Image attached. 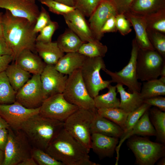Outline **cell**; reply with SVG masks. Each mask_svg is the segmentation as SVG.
<instances>
[{"mask_svg":"<svg viewBox=\"0 0 165 165\" xmlns=\"http://www.w3.org/2000/svg\"><path fill=\"white\" fill-rule=\"evenodd\" d=\"M160 160L157 163V165H165V157L163 156L160 158Z\"/></svg>","mask_w":165,"mask_h":165,"instance_id":"56","label":"cell"},{"mask_svg":"<svg viewBox=\"0 0 165 165\" xmlns=\"http://www.w3.org/2000/svg\"><path fill=\"white\" fill-rule=\"evenodd\" d=\"M15 62L23 69L33 75H40L46 65L39 56L29 50L22 51Z\"/></svg>","mask_w":165,"mask_h":165,"instance_id":"20","label":"cell"},{"mask_svg":"<svg viewBox=\"0 0 165 165\" xmlns=\"http://www.w3.org/2000/svg\"><path fill=\"white\" fill-rule=\"evenodd\" d=\"M165 9V0H134L128 11L145 16Z\"/></svg>","mask_w":165,"mask_h":165,"instance_id":"25","label":"cell"},{"mask_svg":"<svg viewBox=\"0 0 165 165\" xmlns=\"http://www.w3.org/2000/svg\"><path fill=\"white\" fill-rule=\"evenodd\" d=\"M123 14L133 27L136 33L135 38L139 48L143 50H155L148 37L144 17L129 11Z\"/></svg>","mask_w":165,"mask_h":165,"instance_id":"19","label":"cell"},{"mask_svg":"<svg viewBox=\"0 0 165 165\" xmlns=\"http://www.w3.org/2000/svg\"><path fill=\"white\" fill-rule=\"evenodd\" d=\"M40 1L42 4L48 7L50 12L58 15H63L75 9L74 6H68L54 0Z\"/></svg>","mask_w":165,"mask_h":165,"instance_id":"40","label":"cell"},{"mask_svg":"<svg viewBox=\"0 0 165 165\" xmlns=\"http://www.w3.org/2000/svg\"><path fill=\"white\" fill-rule=\"evenodd\" d=\"M64 165H98L91 161L89 152L64 128L51 141L45 151Z\"/></svg>","mask_w":165,"mask_h":165,"instance_id":"2","label":"cell"},{"mask_svg":"<svg viewBox=\"0 0 165 165\" xmlns=\"http://www.w3.org/2000/svg\"><path fill=\"white\" fill-rule=\"evenodd\" d=\"M62 94L69 103L79 108L97 112L94 98L89 94L83 81L80 69L68 76Z\"/></svg>","mask_w":165,"mask_h":165,"instance_id":"5","label":"cell"},{"mask_svg":"<svg viewBox=\"0 0 165 165\" xmlns=\"http://www.w3.org/2000/svg\"><path fill=\"white\" fill-rule=\"evenodd\" d=\"M151 120L156 132V139L161 143H165V112L158 108L150 109Z\"/></svg>","mask_w":165,"mask_h":165,"instance_id":"33","label":"cell"},{"mask_svg":"<svg viewBox=\"0 0 165 165\" xmlns=\"http://www.w3.org/2000/svg\"><path fill=\"white\" fill-rule=\"evenodd\" d=\"M58 26L57 22L51 20L37 36L36 42H51L52 37L54 32L58 28Z\"/></svg>","mask_w":165,"mask_h":165,"instance_id":"41","label":"cell"},{"mask_svg":"<svg viewBox=\"0 0 165 165\" xmlns=\"http://www.w3.org/2000/svg\"><path fill=\"white\" fill-rule=\"evenodd\" d=\"M164 144L137 136L130 138L127 142V146L135 156L136 163L139 165H153L164 156Z\"/></svg>","mask_w":165,"mask_h":165,"instance_id":"7","label":"cell"},{"mask_svg":"<svg viewBox=\"0 0 165 165\" xmlns=\"http://www.w3.org/2000/svg\"><path fill=\"white\" fill-rule=\"evenodd\" d=\"M8 137L4 150L2 165H18L28 158L31 157L32 147L27 136L21 129L8 128Z\"/></svg>","mask_w":165,"mask_h":165,"instance_id":"6","label":"cell"},{"mask_svg":"<svg viewBox=\"0 0 165 165\" xmlns=\"http://www.w3.org/2000/svg\"><path fill=\"white\" fill-rule=\"evenodd\" d=\"M108 51L107 47L95 39L82 44L78 52L88 57H103Z\"/></svg>","mask_w":165,"mask_h":165,"instance_id":"32","label":"cell"},{"mask_svg":"<svg viewBox=\"0 0 165 165\" xmlns=\"http://www.w3.org/2000/svg\"><path fill=\"white\" fill-rule=\"evenodd\" d=\"M12 55V52L4 37H0V55Z\"/></svg>","mask_w":165,"mask_h":165,"instance_id":"49","label":"cell"},{"mask_svg":"<svg viewBox=\"0 0 165 165\" xmlns=\"http://www.w3.org/2000/svg\"><path fill=\"white\" fill-rule=\"evenodd\" d=\"M13 60L12 55H0V73L5 71Z\"/></svg>","mask_w":165,"mask_h":165,"instance_id":"47","label":"cell"},{"mask_svg":"<svg viewBox=\"0 0 165 165\" xmlns=\"http://www.w3.org/2000/svg\"><path fill=\"white\" fill-rule=\"evenodd\" d=\"M118 142V138L93 133L91 135V149L100 159L111 157L113 156Z\"/></svg>","mask_w":165,"mask_h":165,"instance_id":"18","label":"cell"},{"mask_svg":"<svg viewBox=\"0 0 165 165\" xmlns=\"http://www.w3.org/2000/svg\"><path fill=\"white\" fill-rule=\"evenodd\" d=\"M18 165H38L37 163L31 157L26 159L20 163Z\"/></svg>","mask_w":165,"mask_h":165,"instance_id":"50","label":"cell"},{"mask_svg":"<svg viewBox=\"0 0 165 165\" xmlns=\"http://www.w3.org/2000/svg\"><path fill=\"white\" fill-rule=\"evenodd\" d=\"M165 59L156 50L139 49L136 61V72L138 79L146 81L158 79Z\"/></svg>","mask_w":165,"mask_h":165,"instance_id":"10","label":"cell"},{"mask_svg":"<svg viewBox=\"0 0 165 165\" xmlns=\"http://www.w3.org/2000/svg\"><path fill=\"white\" fill-rule=\"evenodd\" d=\"M4 158V152L0 149V165H2Z\"/></svg>","mask_w":165,"mask_h":165,"instance_id":"54","label":"cell"},{"mask_svg":"<svg viewBox=\"0 0 165 165\" xmlns=\"http://www.w3.org/2000/svg\"><path fill=\"white\" fill-rule=\"evenodd\" d=\"M16 93L11 86L5 71L0 73V104H9L15 102Z\"/></svg>","mask_w":165,"mask_h":165,"instance_id":"35","label":"cell"},{"mask_svg":"<svg viewBox=\"0 0 165 165\" xmlns=\"http://www.w3.org/2000/svg\"><path fill=\"white\" fill-rule=\"evenodd\" d=\"M86 57L78 52L67 53L54 66L58 71L68 76L81 69Z\"/></svg>","mask_w":165,"mask_h":165,"instance_id":"22","label":"cell"},{"mask_svg":"<svg viewBox=\"0 0 165 165\" xmlns=\"http://www.w3.org/2000/svg\"><path fill=\"white\" fill-rule=\"evenodd\" d=\"M3 13L0 12V38L3 37Z\"/></svg>","mask_w":165,"mask_h":165,"instance_id":"52","label":"cell"},{"mask_svg":"<svg viewBox=\"0 0 165 165\" xmlns=\"http://www.w3.org/2000/svg\"><path fill=\"white\" fill-rule=\"evenodd\" d=\"M91 134L97 133L106 136L121 138L124 131L118 125L99 115L97 112L91 126Z\"/></svg>","mask_w":165,"mask_h":165,"instance_id":"21","label":"cell"},{"mask_svg":"<svg viewBox=\"0 0 165 165\" xmlns=\"http://www.w3.org/2000/svg\"><path fill=\"white\" fill-rule=\"evenodd\" d=\"M161 77H165V64L163 66L160 73V76Z\"/></svg>","mask_w":165,"mask_h":165,"instance_id":"55","label":"cell"},{"mask_svg":"<svg viewBox=\"0 0 165 165\" xmlns=\"http://www.w3.org/2000/svg\"><path fill=\"white\" fill-rule=\"evenodd\" d=\"M9 125L5 120L0 115V129L3 128H8Z\"/></svg>","mask_w":165,"mask_h":165,"instance_id":"51","label":"cell"},{"mask_svg":"<svg viewBox=\"0 0 165 165\" xmlns=\"http://www.w3.org/2000/svg\"><path fill=\"white\" fill-rule=\"evenodd\" d=\"M8 137L7 128H3L0 129V149L4 151L7 143Z\"/></svg>","mask_w":165,"mask_h":165,"instance_id":"48","label":"cell"},{"mask_svg":"<svg viewBox=\"0 0 165 165\" xmlns=\"http://www.w3.org/2000/svg\"><path fill=\"white\" fill-rule=\"evenodd\" d=\"M3 37L11 50L15 61L23 50L36 52L37 34L33 31L34 25L26 19L15 16L6 10L3 16Z\"/></svg>","mask_w":165,"mask_h":165,"instance_id":"1","label":"cell"},{"mask_svg":"<svg viewBox=\"0 0 165 165\" xmlns=\"http://www.w3.org/2000/svg\"><path fill=\"white\" fill-rule=\"evenodd\" d=\"M64 127V122L44 117L38 113L25 121L20 129L25 134L32 147L45 151Z\"/></svg>","mask_w":165,"mask_h":165,"instance_id":"3","label":"cell"},{"mask_svg":"<svg viewBox=\"0 0 165 165\" xmlns=\"http://www.w3.org/2000/svg\"><path fill=\"white\" fill-rule=\"evenodd\" d=\"M51 20L48 13L43 7L42 6L41 11L34 27V32L36 34L39 32Z\"/></svg>","mask_w":165,"mask_h":165,"instance_id":"42","label":"cell"},{"mask_svg":"<svg viewBox=\"0 0 165 165\" xmlns=\"http://www.w3.org/2000/svg\"><path fill=\"white\" fill-rule=\"evenodd\" d=\"M70 6H74L73 0H54Z\"/></svg>","mask_w":165,"mask_h":165,"instance_id":"53","label":"cell"},{"mask_svg":"<svg viewBox=\"0 0 165 165\" xmlns=\"http://www.w3.org/2000/svg\"><path fill=\"white\" fill-rule=\"evenodd\" d=\"M151 106L144 103L138 108L129 113L127 119L126 129L121 138L120 142L124 138L131 130L137 121Z\"/></svg>","mask_w":165,"mask_h":165,"instance_id":"36","label":"cell"},{"mask_svg":"<svg viewBox=\"0 0 165 165\" xmlns=\"http://www.w3.org/2000/svg\"><path fill=\"white\" fill-rule=\"evenodd\" d=\"M108 91L105 94H99L94 98L97 109L102 108H119L120 100L117 97L116 88L111 84L107 88Z\"/></svg>","mask_w":165,"mask_h":165,"instance_id":"30","label":"cell"},{"mask_svg":"<svg viewBox=\"0 0 165 165\" xmlns=\"http://www.w3.org/2000/svg\"><path fill=\"white\" fill-rule=\"evenodd\" d=\"M116 20L117 31L122 35L125 36L131 32V24L123 14H117L116 16Z\"/></svg>","mask_w":165,"mask_h":165,"instance_id":"43","label":"cell"},{"mask_svg":"<svg viewBox=\"0 0 165 165\" xmlns=\"http://www.w3.org/2000/svg\"><path fill=\"white\" fill-rule=\"evenodd\" d=\"M39 108H28L16 101L11 104H0V115L9 127L14 129H20L23 123L39 113Z\"/></svg>","mask_w":165,"mask_h":165,"instance_id":"13","label":"cell"},{"mask_svg":"<svg viewBox=\"0 0 165 165\" xmlns=\"http://www.w3.org/2000/svg\"><path fill=\"white\" fill-rule=\"evenodd\" d=\"M106 68L103 57H86L80 69L84 82L89 94L93 98L112 82L111 80H103L101 76V70Z\"/></svg>","mask_w":165,"mask_h":165,"instance_id":"8","label":"cell"},{"mask_svg":"<svg viewBox=\"0 0 165 165\" xmlns=\"http://www.w3.org/2000/svg\"><path fill=\"white\" fill-rule=\"evenodd\" d=\"M97 112L103 117L118 125L124 131L128 113L119 108H102L97 109Z\"/></svg>","mask_w":165,"mask_h":165,"instance_id":"31","label":"cell"},{"mask_svg":"<svg viewBox=\"0 0 165 165\" xmlns=\"http://www.w3.org/2000/svg\"><path fill=\"white\" fill-rule=\"evenodd\" d=\"M63 16L69 28L84 42L95 39L85 16L78 9H75Z\"/></svg>","mask_w":165,"mask_h":165,"instance_id":"17","label":"cell"},{"mask_svg":"<svg viewBox=\"0 0 165 165\" xmlns=\"http://www.w3.org/2000/svg\"><path fill=\"white\" fill-rule=\"evenodd\" d=\"M31 156L39 165H64L41 149L33 147Z\"/></svg>","mask_w":165,"mask_h":165,"instance_id":"37","label":"cell"},{"mask_svg":"<svg viewBox=\"0 0 165 165\" xmlns=\"http://www.w3.org/2000/svg\"><path fill=\"white\" fill-rule=\"evenodd\" d=\"M148 110H147L141 117L134 126L131 130L119 143L116 147V150L117 155L120 146L127 139L136 135L142 136H156V132L149 118Z\"/></svg>","mask_w":165,"mask_h":165,"instance_id":"26","label":"cell"},{"mask_svg":"<svg viewBox=\"0 0 165 165\" xmlns=\"http://www.w3.org/2000/svg\"><path fill=\"white\" fill-rule=\"evenodd\" d=\"M149 41L155 50L165 59V35L160 32L147 31Z\"/></svg>","mask_w":165,"mask_h":165,"instance_id":"38","label":"cell"},{"mask_svg":"<svg viewBox=\"0 0 165 165\" xmlns=\"http://www.w3.org/2000/svg\"><path fill=\"white\" fill-rule=\"evenodd\" d=\"M102 0H73L74 6L85 16L90 17Z\"/></svg>","mask_w":165,"mask_h":165,"instance_id":"39","label":"cell"},{"mask_svg":"<svg viewBox=\"0 0 165 165\" xmlns=\"http://www.w3.org/2000/svg\"><path fill=\"white\" fill-rule=\"evenodd\" d=\"M0 8L9 11L15 16L26 19L34 25L40 13L35 3L27 0H0Z\"/></svg>","mask_w":165,"mask_h":165,"instance_id":"16","label":"cell"},{"mask_svg":"<svg viewBox=\"0 0 165 165\" xmlns=\"http://www.w3.org/2000/svg\"><path fill=\"white\" fill-rule=\"evenodd\" d=\"M131 56L128 64L121 70L113 72L106 68L103 70L111 78L112 82L125 85L130 93L140 92L142 83L138 81L136 72V61L139 47L135 38L132 41Z\"/></svg>","mask_w":165,"mask_h":165,"instance_id":"9","label":"cell"},{"mask_svg":"<svg viewBox=\"0 0 165 165\" xmlns=\"http://www.w3.org/2000/svg\"><path fill=\"white\" fill-rule=\"evenodd\" d=\"M45 100L40 75H33L16 95V101L28 108H39Z\"/></svg>","mask_w":165,"mask_h":165,"instance_id":"12","label":"cell"},{"mask_svg":"<svg viewBox=\"0 0 165 165\" xmlns=\"http://www.w3.org/2000/svg\"><path fill=\"white\" fill-rule=\"evenodd\" d=\"M118 14H123L128 11L134 0H112Z\"/></svg>","mask_w":165,"mask_h":165,"instance_id":"46","label":"cell"},{"mask_svg":"<svg viewBox=\"0 0 165 165\" xmlns=\"http://www.w3.org/2000/svg\"><path fill=\"white\" fill-rule=\"evenodd\" d=\"M39 114L44 117L64 122L79 108L68 102L62 93L45 99L39 107Z\"/></svg>","mask_w":165,"mask_h":165,"instance_id":"11","label":"cell"},{"mask_svg":"<svg viewBox=\"0 0 165 165\" xmlns=\"http://www.w3.org/2000/svg\"><path fill=\"white\" fill-rule=\"evenodd\" d=\"M57 42L61 50L66 53L78 52L84 43L69 28L58 37Z\"/></svg>","mask_w":165,"mask_h":165,"instance_id":"28","label":"cell"},{"mask_svg":"<svg viewBox=\"0 0 165 165\" xmlns=\"http://www.w3.org/2000/svg\"><path fill=\"white\" fill-rule=\"evenodd\" d=\"M5 72L11 86L16 92L30 77V73L23 69L15 62L9 64Z\"/></svg>","mask_w":165,"mask_h":165,"instance_id":"27","label":"cell"},{"mask_svg":"<svg viewBox=\"0 0 165 165\" xmlns=\"http://www.w3.org/2000/svg\"><path fill=\"white\" fill-rule=\"evenodd\" d=\"M40 75L45 99L55 94L63 93L68 75L58 71L53 65L46 64Z\"/></svg>","mask_w":165,"mask_h":165,"instance_id":"14","label":"cell"},{"mask_svg":"<svg viewBox=\"0 0 165 165\" xmlns=\"http://www.w3.org/2000/svg\"><path fill=\"white\" fill-rule=\"evenodd\" d=\"M141 95L144 100L165 95V77L145 81L141 86Z\"/></svg>","mask_w":165,"mask_h":165,"instance_id":"29","label":"cell"},{"mask_svg":"<svg viewBox=\"0 0 165 165\" xmlns=\"http://www.w3.org/2000/svg\"><path fill=\"white\" fill-rule=\"evenodd\" d=\"M105 0L111 1V0Z\"/></svg>","mask_w":165,"mask_h":165,"instance_id":"58","label":"cell"},{"mask_svg":"<svg viewBox=\"0 0 165 165\" xmlns=\"http://www.w3.org/2000/svg\"><path fill=\"white\" fill-rule=\"evenodd\" d=\"M116 86L120 97L119 108L127 113L134 111L144 103V99L140 92L128 93L125 90L123 85L117 83Z\"/></svg>","mask_w":165,"mask_h":165,"instance_id":"24","label":"cell"},{"mask_svg":"<svg viewBox=\"0 0 165 165\" xmlns=\"http://www.w3.org/2000/svg\"><path fill=\"white\" fill-rule=\"evenodd\" d=\"M35 50L46 64L54 65L64 54L56 42H36Z\"/></svg>","mask_w":165,"mask_h":165,"instance_id":"23","label":"cell"},{"mask_svg":"<svg viewBox=\"0 0 165 165\" xmlns=\"http://www.w3.org/2000/svg\"><path fill=\"white\" fill-rule=\"evenodd\" d=\"M118 14L116 8L111 1L102 0L89 17L88 24L95 39L100 40L103 35L101 29L111 16Z\"/></svg>","mask_w":165,"mask_h":165,"instance_id":"15","label":"cell"},{"mask_svg":"<svg viewBox=\"0 0 165 165\" xmlns=\"http://www.w3.org/2000/svg\"><path fill=\"white\" fill-rule=\"evenodd\" d=\"M143 102L151 106H155L162 111H165V97L162 96L144 99Z\"/></svg>","mask_w":165,"mask_h":165,"instance_id":"44","label":"cell"},{"mask_svg":"<svg viewBox=\"0 0 165 165\" xmlns=\"http://www.w3.org/2000/svg\"><path fill=\"white\" fill-rule=\"evenodd\" d=\"M97 112L79 108L64 122V128L89 152L91 148V126Z\"/></svg>","mask_w":165,"mask_h":165,"instance_id":"4","label":"cell"},{"mask_svg":"<svg viewBox=\"0 0 165 165\" xmlns=\"http://www.w3.org/2000/svg\"><path fill=\"white\" fill-rule=\"evenodd\" d=\"M116 16L113 15L110 17L104 24L101 29V33L103 35L105 33L118 31L116 25Z\"/></svg>","mask_w":165,"mask_h":165,"instance_id":"45","label":"cell"},{"mask_svg":"<svg viewBox=\"0 0 165 165\" xmlns=\"http://www.w3.org/2000/svg\"><path fill=\"white\" fill-rule=\"evenodd\" d=\"M27 0L33 3H35V0Z\"/></svg>","mask_w":165,"mask_h":165,"instance_id":"57","label":"cell"},{"mask_svg":"<svg viewBox=\"0 0 165 165\" xmlns=\"http://www.w3.org/2000/svg\"><path fill=\"white\" fill-rule=\"evenodd\" d=\"M144 17L147 31L165 33V9L159 10Z\"/></svg>","mask_w":165,"mask_h":165,"instance_id":"34","label":"cell"}]
</instances>
